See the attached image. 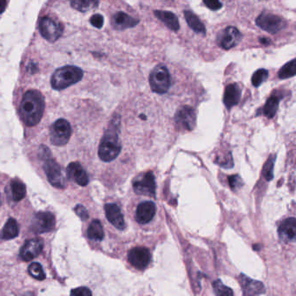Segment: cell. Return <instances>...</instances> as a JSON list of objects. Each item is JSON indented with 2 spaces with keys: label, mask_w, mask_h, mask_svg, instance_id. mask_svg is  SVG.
Segmentation results:
<instances>
[{
  "label": "cell",
  "mask_w": 296,
  "mask_h": 296,
  "mask_svg": "<svg viewBox=\"0 0 296 296\" xmlns=\"http://www.w3.org/2000/svg\"><path fill=\"white\" fill-rule=\"evenodd\" d=\"M44 99L37 90H29L23 95L20 106V113L27 126L37 125L43 117Z\"/></svg>",
  "instance_id": "1"
},
{
  "label": "cell",
  "mask_w": 296,
  "mask_h": 296,
  "mask_svg": "<svg viewBox=\"0 0 296 296\" xmlns=\"http://www.w3.org/2000/svg\"><path fill=\"white\" fill-rule=\"evenodd\" d=\"M120 118L116 116L111 120L108 130L100 142L98 156L103 162H111L116 159L121 152V144L118 139Z\"/></svg>",
  "instance_id": "2"
},
{
  "label": "cell",
  "mask_w": 296,
  "mask_h": 296,
  "mask_svg": "<svg viewBox=\"0 0 296 296\" xmlns=\"http://www.w3.org/2000/svg\"><path fill=\"white\" fill-rule=\"evenodd\" d=\"M40 157L43 161V170L45 171L49 183L57 189L66 187V178L59 164L51 157L49 149L45 146L40 148Z\"/></svg>",
  "instance_id": "3"
},
{
  "label": "cell",
  "mask_w": 296,
  "mask_h": 296,
  "mask_svg": "<svg viewBox=\"0 0 296 296\" xmlns=\"http://www.w3.org/2000/svg\"><path fill=\"white\" fill-rule=\"evenodd\" d=\"M83 70L78 67L63 66L54 72L51 77V86L55 90H63L78 83L83 78Z\"/></svg>",
  "instance_id": "4"
},
{
  "label": "cell",
  "mask_w": 296,
  "mask_h": 296,
  "mask_svg": "<svg viewBox=\"0 0 296 296\" xmlns=\"http://www.w3.org/2000/svg\"><path fill=\"white\" fill-rule=\"evenodd\" d=\"M170 74L166 66L163 64L154 68L150 75V85L151 90L157 94L168 92L170 87Z\"/></svg>",
  "instance_id": "5"
},
{
  "label": "cell",
  "mask_w": 296,
  "mask_h": 296,
  "mask_svg": "<svg viewBox=\"0 0 296 296\" xmlns=\"http://www.w3.org/2000/svg\"><path fill=\"white\" fill-rule=\"evenodd\" d=\"M71 136V127L67 120L58 119L52 124L50 130L51 143L56 146L65 145Z\"/></svg>",
  "instance_id": "6"
},
{
  "label": "cell",
  "mask_w": 296,
  "mask_h": 296,
  "mask_svg": "<svg viewBox=\"0 0 296 296\" xmlns=\"http://www.w3.org/2000/svg\"><path fill=\"white\" fill-rule=\"evenodd\" d=\"M257 25L261 29L271 34H276L286 26V22L283 17L270 13H262L257 17Z\"/></svg>",
  "instance_id": "7"
},
{
  "label": "cell",
  "mask_w": 296,
  "mask_h": 296,
  "mask_svg": "<svg viewBox=\"0 0 296 296\" xmlns=\"http://www.w3.org/2000/svg\"><path fill=\"white\" fill-rule=\"evenodd\" d=\"M40 33L47 41L55 42L59 38L63 32V27L59 22L49 17H44L40 20Z\"/></svg>",
  "instance_id": "8"
},
{
  "label": "cell",
  "mask_w": 296,
  "mask_h": 296,
  "mask_svg": "<svg viewBox=\"0 0 296 296\" xmlns=\"http://www.w3.org/2000/svg\"><path fill=\"white\" fill-rule=\"evenodd\" d=\"M243 35L236 27L229 26L221 30L217 35V42L221 48L224 50H230L237 46L242 40Z\"/></svg>",
  "instance_id": "9"
},
{
  "label": "cell",
  "mask_w": 296,
  "mask_h": 296,
  "mask_svg": "<svg viewBox=\"0 0 296 296\" xmlns=\"http://www.w3.org/2000/svg\"><path fill=\"white\" fill-rule=\"evenodd\" d=\"M134 191L138 195L154 196L156 192V182L152 172H147L137 177L133 183Z\"/></svg>",
  "instance_id": "10"
},
{
  "label": "cell",
  "mask_w": 296,
  "mask_h": 296,
  "mask_svg": "<svg viewBox=\"0 0 296 296\" xmlns=\"http://www.w3.org/2000/svg\"><path fill=\"white\" fill-rule=\"evenodd\" d=\"M175 121L179 130H193L197 122V116L193 108L190 106L181 107L176 113Z\"/></svg>",
  "instance_id": "11"
},
{
  "label": "cell",
  "mask_w": 296,
  "mask_h": 296,
  "mask_svg": "<svg viewBox=\"0 0 296 296\" xmlns=\"http://www.w3.org/2000/svg\"><path fill=\"white\" fill-rule=\"evenodd\" d=\"M56 225V218L50 212H38L32 220V230L35 233L50 232Z\"/></svg>",
  "instance_id": "12"
},
{
  "label": "cell",
  "mask_w": 296,
  "mask_h": 296,
  "mask_svg": "<svg viewBox=\"0 0 296 296\" xmlns=\"http://www.w3.org/2000/svg\"><path fill=\"white\" fill-rule=\"evenodd\" d=\"M128 259L130 264L137 270H143L150 264L151 256L146 248L137 247L129 251Z\"/></svg>",
  "instance_id": "13"
},
{
  "label": "cell",
  "mask_w": 296,
  "mask_h": 296,
  "mask_svg": "<svg viewBox=\"0 0 296 296\" xmlns=\"http://www.w3.org/2000/svg\"><path fill=\"white\" fill-rule=\"evenodd\" d=\"M43 248V240L40 238L28 240L20 250V258L24 262H30L39 256Z\"/></svg>",
  "instance_id": "14"
},
{
  "label": "cell",
  "mask_w": 296,
  "mask_h": 296,
  "mask_svg": "<svg viewBox=\"0 0 296 296\" xmlns=\"http://www.w3.org/2000/svg\"><path fill=\"white\" fill-rule=\"evenodd\" d=\"M66 174L68 178L72 180L80 186H86L89 183V178H88L85 170H83L82 165L77 162L70 163L68 165Z\"/></svg>",
  "instance_id": "15"
},
{
  "label": "cell",
  "mask_w": 296,
  "mask_h": 296,
  "mask_svg": "<svg viewBox=\"0 0 296 296\" xmlns=\"http://www.w3.org/2000/svg\"><path fill=\"white\" fill-rule=\"evenodd\" d=\"M156 215V205L150 201L140 203L136 212V220L140 224L150 223Z\"/></svg>",
  "instance_id": "16"
},
{
  "label": "cell",
  "mask_w": 296,
  "mask_h": 296,
  "mask_svg": "<svg viewBox=\"0 0 296 296\" xmlns=\"http://www.w3.org/2000/svg\"><path fill=\"white\" fill-rule=\"evenodd\" d=\"M107 219L117 230H123L125 228V223L123 214L119 207L114 203H109L104 206Z\"/></svg>",
  "instance_id": "17"
},
{
  "label": "cell",
  "mask_w": 296,
  "mask_h": 296,
  "mask_svg": "<svg viewBox=\"0 0 296 296\" xmlns=\"http://www.w3.org/2000/svg\"><path fill=\"white\" fill-rule=\"evenodd\" d=\"M138 20L123 11L114 14L113 17L111 18V24L116 30H122L128 28H132L138 24Z\"/></svg>",
  "instance_id": "18"
},
{
  "label": "cell",
  "mask_w": 296,
  "mask_h": 296,
  "mask_svg": "<svg viewBox=\"0 0 296 296\" xmlns=\"http://www.w3.org/2000/svg\"><path fill=\"white\" fill-rule=\"evenodd\" d=\"M242 91L241 88L237 83H230L225 88L224 96H223V103L228 109L237 105L239 103Z\"/></svg>",
  "instance_id": "19"
},
{
  "label": "cell",
  "mask_w": 296,
  "mask_h": 296,
  "mask_svg": "<svg viewBox=\"0 0 296 296\" xmlns=\"http://www.w3.org/2000/svg\"><path fill=\"white\" fill-rule=\"evenodd\" d=\"M279 237L284 242L294 241L296 238V218L291 217L286 219L279 227L278 230Z\"/></svg>",
  "instance_id": "20"
},
{
  "label": "cell",
  "mask_w": 296,
  "mask_h": 296,
  "mask_svg": "<svg viewBox=\"0 0 296 296\" xmlns=\"http://www.w3.org/2000/svg\"><path fill=\"white\" fill-rule=\"evenodd\" d=\"M240 282L246 295L256 296V295H262L265 292L264 285L261 282L254 281L250 278L244 277L243 275L240 277Z\"/></svg>",
  "instance_id": "21"
},
{
  "label": "cell",
  "mask_w": 296,
  "mask_h": 296,
  "mask_svg": "<svg viewBox=\"0 0 296 296\" xmlns=\"http://www.w3.org/2000/svg\"><path fill=\"white\" fill-rule=\"evenodd\" d=\"M155 16L161 20L169 29L174 31L179 30L180 24L177 16L170 11L166 10H155Z\"/></svg>",
  "instance_id": "22"
},
{
  "label": "cell",
  "mask_w": 296,
  "mask_h": 296,
  "mask_svg": "<svg viewBox=\"0 0 296 296\" xmlns=\"http://www.w3.org/2000/svg\"><path fill=\"white\" fill-rule=\"evenodd\" d=\"M184 17L186 19L188 25L197 33L202 34L203 36L206 35V29L202 21L198 18L196 14L190 10L184 11Z\"/></svg>",
  "instance_id": "23"
},
{
  "label": "cell",
  "mask_w": 296,
  "mask_h": 296,
  "mask_svg": "<svg viewBox=\"0 0 296 296\" xmlns=\"http://www.w3.org/2000/svg\"><path fill=\"white\" fill-rule=\"evenodd\" d=\"M19 233V227L17 222L13 218H10L4 224L3 230L0 233V238L3 240L13 239Z\"/></svg>",
  "instance_id": "24"
},
{
  "label": "cell",
  "mask_w": 296,
  "mask_h": 296,
  "mask_svg": "<svg viewBox=\"0 0 296 296\" xmlns=\"http://www.w3.org/2000/svg\"><path fill=\"white\" fill-rule=\"evenodd\" d=\"M70 5L75 10L81 11V12H86L89 10L96 9L99 1L98 0H70Z\"/></svg>",
  "instance_id": "25"
},
{
  "label": "cell",
  "mask_w": 296,
  "mask_h": 296,
  "mask_svg": "<svg viewBox=\"0 0 296 296\" xmlns=\"http://www.w3.org/2000/svg\"><path fill=\"white\" fill-rule=\"evenodd\" d=\"M87 234L90 240H94L97 242L102 241L104 237V232H103V225L101 222L98 220L92 221L89 226Z\"/></svg>",
  "instance_id": "26"
},
{
  "label": "cell",
  "mask_w": 296,
  "mask_h": 296,
  "mask_svg": "<svg viewBox=\"0 0 296 296\" xmlns=\"http://www.w3.org/2000/svg\"><path fill=\"white\" fill-rule=\"evenodd\" d=\"M11 195L15 202H19L23 199L26 195V187L24 183L17 179H14L10 183Z\"/></svg>",
  "instance_id": "27"
},
{
  "label": "cell",
  "mask_w": 296,
  "mask_h": 296,
  "mask_svg": "<svg viewBox=\"0 0 296 296\" xmlns=\"http://www.w3.org/2000/svg\"><path fill=\"white\" fill-rule=\"evenodd\" d=\"M280 98L276 95H273L267 100L265 105L263 107V112L267 117L272 118L276 116L278 107H279Z\"/></svg>",
  "instance_id": "28"
},
{
  "label": "cell",
  "mask_w": 296,
  "mask_h": 296,
  "mask_svg": "<svg viewBox=\"0 0 296 296\" xmlns=\"http://www.w3.org/2000/svg\"><path fill=\"white\" fill-rule=\"evenodd\" d=\"M296 60H291L280 70L278 76L281 79H286L296 76Z\"/></svg>",
  "instance_id": "29"
},
{
  "label": "cell",
  "mask_w": 296,
  "mask_h": 296,
  "mask_svg": "<svg viewBox=\"0 0 296 296\" xmlns=\"http://www.w3.org/2000/svg\"><path fill=\"white\" fill-rule=\"evenodd\" d=\"M269 71L265 69H259L257 70L252 76L251 82L255 87H259L262 83H264L268 77H269Z\"/></svg>",
  "instance_id": "30"
},
{
  "label": "cell",
  "mask_w": 296,
  "mask_h": 296,
  "mask_svg": "<svg viewBox=\"0 0 296 296\" xmlns=\"http://www.w3.org/2000/svg\"><path fill=\"white\" fill-rule=\"evenodd\" d=\"M28 271L31 277L38 281L45 279V274L43 272V268L38 263H32L28 268Z\"/></svg>",
  "instance_id": "31"
},
{
  "label": "cell",
  "mask_w": 296,
  "mask_h": 296,
  "mask_svg": "<svg viewBox=\"0 0 296 296\" xmlns=\"http://www.w3.org/2000/svg\"><path fill=\"white\" fill-rule=\"evenodd\" d=\"M213 288L217 296H230L234 295L233 291L230 288L224 286L221 281H216L213 283Z\"/></svg>",
  "instance_id": "32"
},
{
  "label": "cell",
  "mask_w": 296,
  "mask_h": 296,
  "mask_svg": "<svg viewBox=\"0 0 296 296\" xmlns=\"http://www.w3.org/2000/svg\"><path fill=\"white\" fill-rule=\"evenodd\" d=\"M276 161V157L272 156L270 157V159L267 161V163L264 165L263 168V175L267 180H272L274 177L273 170H274V163Z\"/></svg>",
  "instance_id": "33"
},
{
  "label": "cell",
  "mask_w": 296,
  "mask_h": 296,
  "mask_svg": "<svg viewBox=\"0 0 296 296\" xmlns=\"http://www.w3.org/2000/svg\"><path fill=\"white\" fill-rule=\"evenodd\" d=\"M203 3L209 9L212 10H218L223 7V3L220 0H203Z\"/></svg>",
  "instance_id": "34"
},
{
  "label": "cell",
  "mask_w": 296,
  "mask_h": 296,
  "mask_svg": "<svg viewBox=\"0 0 296 296\" xmlns=\"http://www.w3.org/2000/svg\"><path fill=\"white\" fill-rule=\"evenodd\" d=\"M70 295L76 296H90L92 295V293H91V291L88 288L80 287V288L71 290L70 291Z\"/></svg>",
  "instance_id": "35"
},
{
  "label": "cell",
  "mask_w": 296,
  "mask_h": 296,
  "mask_svg": "<svg viewBox=\"0 0 296 296\" xmlns=\"http://www.w3.org/2000/svg\"><path fill=\"white\" fill-rule=\"evenodd\" d=\"M90 23L96 28L101 29L103 25V17L100 14H95L90 17Z\"/></svg>",
  "instance_id": "36"
},
{
  "label": "cell",
  "mask_w": 296,
  "mask_h": 296,
  "mask_svg": "<svg viewBox=\"0 0 296 296\" xmlns=\"http://www.w3.org/2000/svg\"><path fill=\"white\" fill-rule=\"evenodd\" d=\"M75 212L83 221L88 219V217H89L88 211L83 205H77L75 208Z\"/></svg>",
  "instance_id": "37"
},
{
  "label": "cell",
  "mask_w": 296,
  "mask_h": 296,
  "mask_svg": "<svg viewBox=\"0 0 296 296\" xmlns=\"http://www.w3.org/2000/svg\"><path fill=\"white\" fill-rule=\"evenodd\" d=\"M229 182H230V185L233 190H237V188H239L241 186V183H242V179H241V177L239 176H231L230 177V179H229Z\"/></svg>",
  "instance_id": "38"
},
{
  "label": "cell",
  "mask_w": 296,
  "mask_h": 296,
  "mask_svg": "<svg viewBox=\"0 0 296 296\" xmlns=\"http://www.w3.org/2000/svg\"><path fill=\"white\" fill-rule=\"evenodd\" d=\"M6 7V0H0V14L3 13Z\"/></svg>",
  "instance_id": "39"
},
{
  "label": "cell",
  "mask_w": 296,
  "mask_h": 296,
  "mask_svg": "<svg viewBox=\"0 0 296 296\" xmlns=\"http://www.w3.org/2000/svg\"><path fill=\"white\" fill-rule=\"evenodd\" d=\"M260 42L261 43H263V44H270V40L269 38H260Z\"/></svg>",
  "instance_id": "40"
},
{
  "label": "cell",
  "mask_w": 296,
  "mask_h": 296,
  "mask_svg": "<svg viewBox=\"0 0 296 296\" xmlns=\"http://www.w3.org/2000/svg\"><path fill=\"white\" fill-rule=\"evenodd\" d=\"M140 117H141V118H142V119H146V117H145V116H144V115H141V116H140Z\"/></svg>",
  "instance_id": "41"
}]
</instances>
